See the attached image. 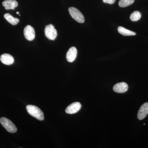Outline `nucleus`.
<instances>
[{
    "label": "nucleus",
    "instance_id": "11",
    "mask_svg": "<svg viewBox=\"0 0 148 148\" xmlns=\"http://www.w3.org/2000/svg\"><path fill=\"white\" fill-rule=\"evenodd\" d=\"M18 5V3L15 0H5L3 2V5L7 10L14 9Z\"/></svg>",
    "mask_w": 148,
    "mask_h": 148
},
{
    "label": "nucleus",
    "instance_id": "13",
    "mask_svg": "<svg viewBox=\"0 0 148 148\" xmlns=\"http://www.w3.org/2000/svg\"><path fill=\"white\" fill-rule=\"evenodd\" d=\"M4 16L6 20L12 25H16L19 22V20L18 18L14 17L10 14H5L4 15Z\"/></svg>",
    "mask_w": 148,
    "mask_h": 148
},
{
    "label": "nucleus",
    "instance_id": "5",
    "mask_svg": "<svg viewBox=\"0 0 148 148\" xmlns=\"http://www.w3.org/2000/svg\"><path fill=\"white\" fill-rule=\"evenodd\" d=\"M24 36L26 39L32 41L35 38V32L34 28L30 25H27L25 27L24 31Z\"/></svg>",
    "mask_w": 148,
    "mask_h": 148
},
{
    "label": "nucleus",
    "instance_id": "17",
    "mask_svg": "<svg viewBox=\"0 0 148 148\" xmlns=\"http://www.w3.org/2000/svg\"><path fill=\"white\" fill-rule=\"evenodd\" d=\"M19 12H16V14H19Z\"/></svg>",
    "mask_w": 148,
    "mask_h": 148
},
{
    "label": "nucleus",
    "instance_id": "10",
    "mask_svg": "<svg viewBox=\"0 0 148 148\" xmlns=\"http://www.w3.org/2000/svg\"><path fill=\"white\" fill-rule=\"evenodd\" d=\"M0 60L3 64L6 65H12L14 62L13 56L8 53H4L1 56Z\"/></svg>",
    "mask_w": 148,
    "mask_h": 148
},
{
    "label": "nucleus",
    "instance_id": "7",
    "mask_svg": "<svg viewBox=\"0 0 148 148\" xmlns=\"http://www.w3.org/2000/svg\"><path fill=\"white\" fill-rule=\"evenodd\" d=\"M77 49L74 47L70 48L66 54V58L67 61L70 63L73 62L77 57Z\"/></svg>",
    "mask_w": 148,
    "mask_h": 148
},
{
    "label": "nucleus",
    "instance_id": "2",
    "mask_svg": "<svg viewBox=\"0 0 148 148\" xmlns=\"http://www.w3.org/2000/svg\"><path fill=\"white\" fill-rule=\"evenodd\" d=\"M0 122L7 131L10 133H15L17 131L16 127L9 119L5 117H2L0 119Z\"/></svg>",
    "mask_w": 148,
    "mask_h": 148
},
{
    "label": "nucleus",
    "instance_id": "12",
    "mask_svg": "<svg viewBox=\"0 0 148 148\" xmlns=\"http://www.w3.org/2000/svg\"><path fill=\"white\" fill-rule=\"evenodd\" d=\"M118 31L121 34L124 36H135L136 35L135 32L125 29L122 27H119L118 28Z\"/></svg>",
    "mask_w": 148,
    "mask_h": 148
},
{
    "label": "nucleus",
    "instance_id": "15",
    "mask_svg": "<svg viewBox=\"0 0 148 148\" xmlns=\"http://www.w3.org/2000/svg\"><path fill=\"white\" fill-rule=\"evenodd\" d=\"M135 0H120L119 5L120 7L125 8L132 4Z\"/></svg>",
    "mask_w": 148,
    "mask_h": 148
},
{
    "label": "nucleus",
    "instance_id": "4",
    "mask_svg": "<svg viewBox=\"0 0 148 148\" xmlns=\"http://www.w3.org/2000/svg\"><path fill=\"white\" fill-rule=\"evenodd\" d=\"M45 32L46 37L51 40H54L57 37V31L52 24H49L45 27Z\"/></svg>",
    "mask_w": 148,
    "mask_h": 148
},
{
    "label": "nucleus",
    "instance_id": "9",
    "mask_svg": "<svg viewBox=\"0 0 148 148\" xmlns=\"http://www.w3.org/2000/svg\"><path fill=\"white\" fill-rule=\"evenodd\" d=\"M128 85L126 83L122 82L119 83L114 86L113 90L118 93H124L128 89Z\"/></svg>",
    "mask_w": 148,
    "mask_h": 148
},
{
    "label": "nucleus",
    "instance_id": "6",
    "mask_svg": "<svg viewBox=\"0 0 148 148\" xmlns=\"http://www.w3.org/2000/svg\"><path fill=\"white\" fill-rule=\"evenodd\" d=\"M81 108L82 105L79 102H75L72 103L67 107L66 110V113L69 114L76 113Z\"/></svg>",
    "mask_w": 148,
    "mask_h": 148
},
{
    "label": "nucleus",
    "instance_id": "1",
    "mask_svg": "<svg viewBox=\"0 0 148 148\" xmlns=\"http://www.w3.org/2000/svg\"><path fill=\"white\" fill-rule=\"evenodd\" d=\"M26 109L29 114L38 120L42 121L44 119V115L42 111L37 106L28 105Z\"/></svg>",
    "mask_w": 148,
    "mask_h": 148
},
{
    "label": "nucleus",
    "instance_id": "3",
    "mask_svg": "<svg viewBox=\"0 0 148 148\" xmlns=\"http://www.w3.org/2000/svg\"><path fill=\"white\" fill-rule=\"evenodd\" d=\"M69 10L71 16L75 21L80 23H83L84 22V16L77 9L74 7H70Z\"/></svg>",
    "mask_w": 148,
    "mask_h": 148
},
{
    "label": "nucleus",
    "instance_id": "14",
    "mask_svg": "<svg viewBox=\"0 0 148 148\" xmlns=\"http://www.w3.org/2000/svg\"><path fill=\"white\" fill-rule=\"evenodd\" d=\"M142 16V14L140 12L135 11L131 14L130 16V19L132 21H137L140 20Z\"/></svg>",
    "mask_w": 148,
    "mask_h": 148
},
{
    "label": "nucleus",
    "instance_id": "8",
    "mask_svg": "<svg viewBox=\"0 0 148 148\" xmlns=\"http://www.w3.org/2000/svg\"><path fill=\"white\" fill-rule=\"evenodd\" d=\"M148 114V103H144L140 107L138 111V118L140 120L145 119Z\"/></svg>",
    "mask_w": 148,
    "mask_h": 148
},
{
    "label": "nucleus",
    "instance_id": "16",
    "mask_svg": "<svg viewBox=\"0 0 148 148\" xmlns=\"http://www.w3.org/2000/svg\"><path fill=\"white\" fill-rule=\"evenodd\" d=\"M103 2L110 4H113L115 2L116 0H103Z\"/></svg>",
    "mask_w": 148,
    "mask_h": 148
}]
</instances>
